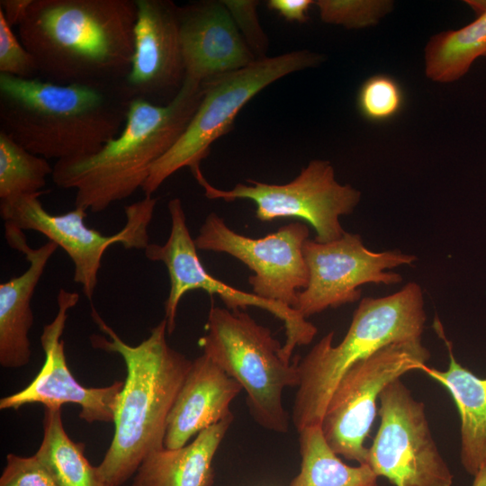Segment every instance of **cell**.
Instances as JSON below:
<instances>
[{
	"mask_svg": "<svg viewBox=\"0 0 486 486\" xmlns=\"http://www.w3.org/2000/svg\"><path fill=\"white\" fill-rule=\"evenodd\" d=\"M35 455L58 486H106L85 456V445L68 436L61 408L45 409L43 438Z\"/></svg>",
	"mask_w": 486,
	"mask_h": 486,
	"instance_id": "cell-24",
	"label": "cell"
},
{
	"mask_svg": "<svg viewBox=\"0 0 486 486\" xmlns=\"http://www.w3.org/2000/svg\"><path fill=\"white\" fill-rule=\"evenodd\" d=\"M314 4L312 0H269L267 6L289 22H305L308 12Z\"/></svg>",
	"mask_w": 486,
	"mask_h": 486,
	"instance_id": "cell-31",
	"label": "cell"
},
{
	"mask_svg": "<svg viewBox=\"0 0 486 486\" xmlns=\"http://www.w3.org/2000/svg\"><path fill=\"white\" fill-rule=\"evenodd\" d=\"M464 2L477 18L458 30L433 35L425 46V74L434 82L457 81L478 58L486 56V0Z\"/></svg>",
	"mask_w": 486,
	"mask_h": 486,
	"instance_id": "cell-22",
	"label": "cell"
},
{
	"mask_svg": "<svg viewBox=\"0 0 486 486\" xmlns=\"http://www.w3.org/2000/svg\"><path fill=\"white\" fill-rule=\"evenodd\" d=\"M136 4L134 52L124 85L131 100L169 103L185 78L179 6L168 0H136Z\"/></svg>",
	"mask_w": 486,
	"mask_h": 486,
	"instance_id": "cell-16",
	"label": "cell"
},
{
	"mask_svg": "<svg viewBox=\"0 0 486 486\" xmlns=\"http://www.w3.org/2000/svg\"><path fill=\"white\" fill-rule=\"evenodd\" d=\"M179 22L185 77L203 83L256 60L222 1L179 7Z\"/></svg>",
	"mask_w": 486,
	"mask_h": 486,
	"instance_id": "cell-17",
	"label": "cell"
},
{
	"mask_svg": "<svg viewBox=\"0 0 486 486\" xmlns=\"http://www.w3.org/2000/svg\"><path fill=\"white\" fill-rule=\"evenodd\" d=\"M434 328L447 347L448 368L441 371L426 364L420 371L441 383L454 400L461 420L460 461L465 472L474 476L486 465V378L477 377L456 361L437 317Z\"/></svg>",
	"mask_w": 486,
	"mask_h": 486,
	"instance_id": "cell-20",
	"label": "cell"
},
{
	"mask_svg": "<svg viewBox=\"0 0 486 486\" xmlns=\"http://www.w3.org/2000/svg\"><path fill=\"white\" fill-rule=\"evenodd\" d=\"M241 390V385L206 355L193 360L170 410L164 446L180 448L195 434L231 415L230 405Z\"/></svg>",
	"mask_w": 486,
	"mask_h": 486,
	"instance_id": "cell-18",
	"label": "cell"
},
{
	"mask_svg": "<svg viewBox=\"0 0 486 486\" xmlns=\"http://www.w3.org/2000/svg\"><path fill=\"white\" fill-rule=\"evenodd\" d=\"M403 99L399 83L391 76L378 74L368 77L360 86L357 107L365 119L383 122L400 111Z\"/></svg>",
	"mask_w": 486,
	"mask_h": 486,
	"instance_id": "cell-27",
	"label": "cell"
},
{
	"mask_svg": "<svg viewBox=\"0 0 486 486\" xmlns=\"http://www.w3.org/2000/svg\"><path fill=\"white\" fill-rule=\"evenodd\" d=\"M309 227L292 222L264 238H252L232 230L215 212L205 219L194 238L197 249L230 255L254 274L248 277L252 292L292 309L309 282L303 255Z\"/></svg>",
	"mask_w": 486,
	"mask_h": 486,
	"instance_id": "cell-14",
	"label": "cell"
},
{
	"mask_svg": "<svg viewBox=\"0 0 486 486\" xmlns=\"http://www.w3.org/2000/svg\"><path fill=\"white\" fill-rule=\"evenodd\" d=\"M78 300L77 292L59 289L57 314L44 326L40 338L45 354L43 365L28 386L0 400V410H17L32 403L56 409L74 403L81 408L79 418L88 423L113 422L124 382L115 381L106 387L87 388L76 381L67 364L62 335L68 311Z\"/></svg>",
	"mask_w": 486,
	"mask_h": 486,
	"instance_id": "cell-15",
	"label": "cell"
},
{
	"mask_svg": "<svg viewBox=\"0 0 486 486\" xmlns=\"http://www.w3.org/2000/svg\"><path fill=\"white\" fill-rule=\"evenodd\" d=\"M44 192L0 200V216L4 224L21 230L40 232L56 243L71 258L74 282L92 300L102 258L107 248L122 244L126 249H145L149 244L148 228L158 199L145 196L125 207L126 224L116 234L106 236L85 223L86 211L76 207L61 215L47 212L40 200Z\"/></svg>",
	"mask_w": 486,
	"mask_h": 486,
	"instance_id": "cell-9",
	"label": "cell"
},
{
	"mask_svg": "<svg viewBox=\"0 0 486 486\" xmlns=\"http://www.w3.org/2000/svg\"><path fill=\"white\" fill-rule=\"evenodd\" d=\"M4 236L9 247L23 254L29 262L22 274L0 284V364L4 368H20L28 364L32 356L28 337L33 324L31 302L58 246L49 240L32 248L22 230L6 224Z\"/></svg>",
	"mask_w": 486,
	"mask_h": 486,
	"instance_id": "cell-19",
	"label": "cell"
},
{
	"mask_svg": "<svg viewBox=\"0 0 486 486\" xmlns=\"http://www.w3.org/2000/svg\"><path fill=\"white\" fill-rule=\"evenodd\" d=\"M0 486H58L47 468L34 454L6 455V465L0 477Z\"/></svg>",
	"mask_w": 486,
	"mask_h": 486,
	"instance_id": "cell-30",
	"label": "cell"
},
{
	"mask_svg": "<svg viewBox=\"0 0 486 486\" xmlns=\"http://www.w3.org/2000/svg\"><path fill=\"white\" fill-rule=\"evenodd\" d=\"M167 208L171 230L166 241L163 245L149 243L144 249L148 260L162 262L168 273L170 289L165 302L167 333L172 334L176 328L177 307L182 297L189 291L203 290L211 295L219 296L228 310H242L253 306L281 320L285 329V342L281 348V356L284 361L291 362L294 348L310 344L318 328L287 305L239 290L211 275L198 256L181 200H170Z\"/></svg>",
	"mask_w": 486,
	"mask_h": 486,
	"instance_id": "cell-12",
	"label": "cell"
},
{
	"mask_svg": "<svg viewBox=\"0 0 486 486\" xmlns=\"http://www.w3.org/2000/svg\"><path fill=\"white\" fill-rule=\"evenodd\" d=\"M0 74L22 79H40L34 57L16 37L0 10Z\"/></svg>",
	"mask_w": 486,
	"mask_h": 486,
	"instance_id": "cell-28",
	"label": "cell"
},
{
	"mask_svg": "<svg viewBox=\"0 0 486 486\" xmlns=\"http://www.w3.org/2000/svg\"><path fill=\"white\" fill-rule=\"evenodd\" d=\"M426 320L423 291L417 283L384 297L362 299L338 345L333 346L331 331L299 359L292 416L297 431L320 425L334 389L350 367L392 343L421 339Z\"/></svg>",
	"mask_w": 486,
	"mask_h": 486,
	"instance_id": "cell-5",
	"label": "cell"
},
{
	"mask_svg": "<svg viewBox=\"0 0 486 486\" xmlns=\"http://www.w3.org/2000/svg\"><path fill=\"white\" fill-rule=\"evenodd\" d=\"M431 354L421 339L394 342L358 361L341 377L325 409L320 428L329 447L367 464L364 442L376 416L384 387L408 372L421 370Z\"/></svg>",
	"mask_w": 486,
	"mask_h": 486,
	"instance_id": "cell-8",
	"label": "cell"
},
{
	"mask_svg": "<svg viewBox=\"0 0 486 486\" xmlns=\"http://www.w3.org/2000/svg\"><path fill=\"white\" fill-rule=\"evenodd\" d=\"M202 84L185 77L166 104L130 102L121 133L97 152L56 161L54 184L76 190V207L100 212L142 188L151 167L178 140L202 98Z\"/></svg>",
	"mask_w": 486,
	"mask_h": 486,
	"instance_id": "cell-4",
	"label": "cell"
},
{
	"mask_svg": "<svg viewBox=\"0 0 486 486\" xmlns=\"http://www.w3.org/2000/svg\"><path fill=\"white\" fill-rule=\"evenodd\" d=\"M234 419L233 414L203 429L189 445L150 452L131 486H212L214 455Z\"/></svg>",
	"mask_w": 486,
	"mask_h": 486,
	"instance_id": "cell-21",
	"label": "cell"
},
{
	"mask_svg": "<svg viewBox=\"0 0 486 486\" xmlns=\"http://www.w3.org/2000/svg\"><path fill=\"white\" fill-rule=\"evenodd\" d=\"M131 101L124 81L59 85L0 74V130L46 159L85 157L121 133Z\"/></svg>",
	"mask_w": 486,
	"mask_h": 486,
	"instance_id": "cell-2",
	"label": "cell"
},
{
	"mask_svg": "<svg viewBox=\"0 0 486 486\" xmlns=\"http://www.w3.org/2000/svg\"><path fill=\"white\" fill-rule=\"evenodd\" d=\"M91 317L106 335H92L93 347L116 353L127 375L114 414V435L96 466L106 486H122L144 458L164 446L166 421L193 360L172 348L166 338V320L137 346L125 343L92 306Z\"/></svg>",
	"mask_w": 486,
	"mask_h": 486,
	"instance_id": "cell-3",
	"label": "cell"
},
{
	"mask_svg": "<svg viewBox=\"0 0 486 486\" xmlns=\"http://www.w3.org/2000/svg\"><path fill=\"white\" fill-rule=\"evenodd\" d=\"M380 425L367 464L394 486H452L454 475L432 436L425 404L397 378L379 396Z\"/></svg>",
	"mask_w": 486,
	"mask_h": 486,
	"instance_id": "cell-11",
	"label": "cell"
},
{
	"mask_svg": "<svg viewBox=\"0 0 486 486\" xmlns=\"http://www.w3.org/2000/svg\"><path fill=\"white\" fill-rule=\"evenodd\" d=\"M136 21V0H32L17 32L40 79L110 85L130 71Z\"/></svg>",
	"mask_w": 486,
	"mask_h": 486,
	"instance_id": "cell-1",
	"label": "cell"
},
{
	"mask_svg": "<svg viewBox=\"0 0 486 486\" xmlns=\"http://www.w3.org/2000/svg\"><path fill=\"white\" fill-rule=\"evenodd\" d=\"M314 4L322 22L347 29L374 26L393 8L389 0H318Z\"/></svg>",
	"mask_w": 486,
	"mask_h": 486,
	"instance_id": "cell-26",
	"label": "cell"
},
{
	"mask_svg": "<svg viewBox=\"0 0 486 486\" xmlns=\"http://www.w3.org/2000/svg\"><path fill=\"white\" fill-rule=\"evenodd\" d=\"M199 345L203 354L236 380L247 393L255 421L278 433L289 429V414L283 406L285 387L298 386L299 357L281 356V343L271 330L241 310L212 306Z\"/></svg>",
	"mask_w": 486,
	"mask_h": 486,
	"instance_id": "cell-6",
	"label": "cell"
},
{
	"mask_svg": "<svg viewBox=\"0 0 486 486\" xmlns=\"http://www.w3.org/2000/svg\"><path fill=\"white\" fill-rule=\"evenodd\" d=\"M323 56L307 50L255 60L250 65L214 76L202 84V98L187 128L174 146L151 167L142 186L152 196L174 173L186 166L194 172L211 146L233 127L240 110L274 81L296 71L314 68Z\"/></svg>",
	"mask_w": 486,
	"mask_h": 486,
	"instance_id": "cell-7",
	"label": "cell"
},
{
	"mask_svg": "<svg viewBox=\"0 0 486 486\" xmlns=\"http://www.w3.org/2000/svg\"><path fill=\"white\" fill-rule=\"evenodd\" d=\"M53 166L0 130V200L43 192Z\"/></svg>",
	"mask_w": 486,
	"mask_h": 486,
	"instance_id": "cell-25",
	"label": "cell"
},
{
	"mask_svg": "<svg viewBox=\"0 0 486 486\" xmlns=\"http://www.w3.org/2000/svg\"><path fill=\"white\" fill-rule=\"evenodd\" d=\"M473 477L472 486H486V465L482 467Z\"/></svg>",
	"mask_w": 486,
	"mask_h": 486,
	"instance_id": "cell-33",
	"label": "cell"
},
{
	"mask_svg": "<svg viewBox=\"0 0 486 486\" xmlns=\"http://www.w3.org/2000/svg\"><path fill=\"white\" fill-rule=\"evenodd\" d=\"M32 2V0H1L0 10L12 27L17 26Z\"/></svg>",
	"mask_w": 486,
	"mask_h": 486,
	"instance_id": "cell-32",
	"label": "cell"
},
{
	"mask_svg": "<svg viewBox=\"0 0 486 486\" xmlns=\"http://www.w3.org/2000/svg\"><path fill=\"white\" fill-rule=\"evenodd\" d=\"M211 200H250L256 205V218L263 222L282 218H297L308 222L315 230V240L330 242L346 232L339 221L351 214L361 200V192L350 184H342L335 178V171L328 160H311L291 182L283 184L248 179L230 190L212 185L201 168L193 173Z\"/></svg>",
	"mask_w": 486,
	"mask_h": 486,
	"instance_id": "cell-10",
	"label": "cell"
},
{
	"mask_svg": "<svg viewBox=\"0 0 486 486\" xmlns=\"http://www.w3.org/2000/svg\"><path fill=\"white\" fill-rule=\"evenodd\" d=\"M235 22L240 34L256 59L266 58L268 39L261 28L257 15L258 1H222Z\"/></svg>",
	"mask_w": 486,
	"mask_h": 486,
	"instance_id": "cell-29",
	"label": "cell"
},
{
	"mask_svg": "<svg viewBox=\"0 0 486 486\" xmlns=\"http://www.w3.org/2000/svg\"><path fill=\"white\" fill-rule=\"evenodd\" d=\"M303 255L309 282L301 291L294 310L305 319L329 308H338L360 300V286L365 284L393 285L402 276L390 271L412 265L418 258L399 249L374 252L368 249L359 234L345 232L333 241L307 239Z\"/></svg>",
	"mask_w": 486,
	"mask_h": 486,
	"instance_id": "cell-13",
	"label": "cell"
},
{
	"mask_svg": "<svg viewBox=\"0 0 486 486\" xmlns=\"http://www.w3.org/2000/svg\"><path fill=\"white\" fill-rule=\"evenodd\" d=\"M301 471L290 486H378L368 464L350 466L329 447L320 425L299 432Z\"/></svg>",
	"mask_w": 486,
	"mask_h": 486,
	"instance_id": "cell-23",
	"label": "cell"
}]
</instances>
